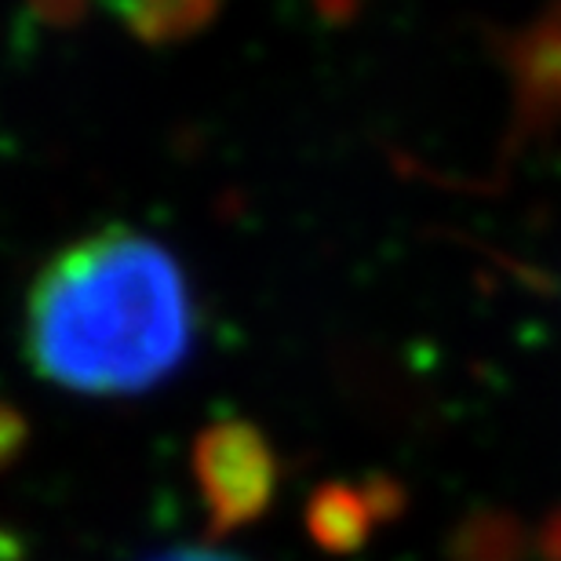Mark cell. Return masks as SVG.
Here are the masks:
<instances>
[{
  "mask_svg": "<svg viewBox=\"0 0 561 561\" xmlns=\"http://www.w3.org/2000/svg\"><path fill=\"white\" fill-rule=\"evenodd\" d=\"M22 332L41 379L121 398L153 390L186 362L197 313L183 266L161 241L103 227L44 263Z\"/></svg>",
  "mask_w": 561,
  "mask_h": 561,
  "instance_id": "cell-1",
  "label": "cell"
},
{
  "mask_svg": "<svg viewBox=\"0 0 561 561\" xmlns=\"http://www.w3.org/2000/svg\"><path fill=\"white\" fill-rule=\"evenodd\" d=\"M197 485L219 525H241L263 511L274 489V459L244 423H219L197 442Z\"/></svg>",
  "mask_w": 561,
  "mask_h": 561,
  "instance_id": "cell-2",
  "label": "cell"
},
{
  "mask_svg": "<svg viewBox=\"0 0 561 561\" xmlns=\"http://www.w3.org/2000/svg\"><path fill=\"white\" fill-rule=\"evenodd\" d=\"M205 11H211V0H128L131 22L150 37H168V33L197 26Z\"/></svg>",
  "mask_w": 561,
  "mask_h": 561,
  "instance_id": "cell-3",
  "label": "cell"
},
{
  "mask_svg": "<svg viewBox=\"0 0 561 561\" xmlns=\"http://www.w3.org/2000/svg\"><path fill=\"white\" fill-rule=\"evenodd\" d=\"M172 561H222V558H211V554H183V558H172Z\"/></svg>",
  "mask_w": 561,
  "mask_h": 561,
  "instance_id": "cell-4",
  "label": "cell"
}]
</instances>
